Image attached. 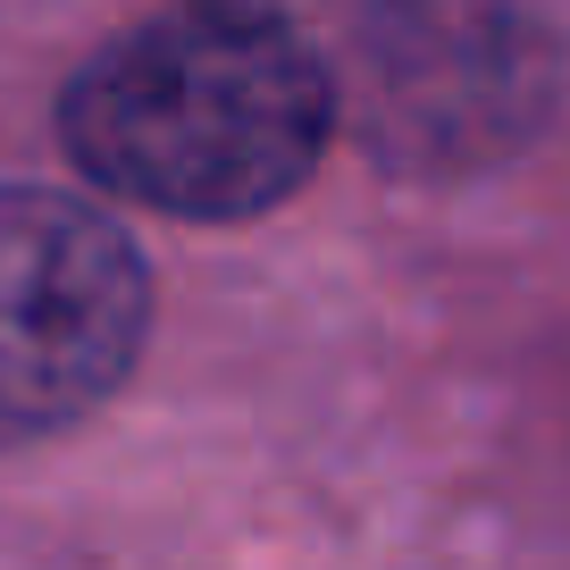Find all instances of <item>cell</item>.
<instances>
[{"label":"cell","mask_w":570,"mask_h":570,"mask_svg":"<svg viewBox=\"0 0 570 570\" xmlns=\"http://www.w3.org/2000/svg\"><path fill=\"white\" fill-rule=\"evenodd\" d=\"M336 85L268 0H177L109 35L59 92V142L160 218H261L320 168Z\"/></svg>","instance_id":"6da1fadb"},{"label":"cell","mask_w":570,"mask_h":570,"mask_svg":"<svg viewBox=\"0 0 570 570\" xmlns=\"http://www.w3.org/2000/svg\"><path fill=\"white\" fill-rule=\"evenodd\" d=\"M151 336V268L109 210L0 185V445L59 436L126 386Z\"/></svg>","instance_id":"7a4b0ae2"}]
</instances>
